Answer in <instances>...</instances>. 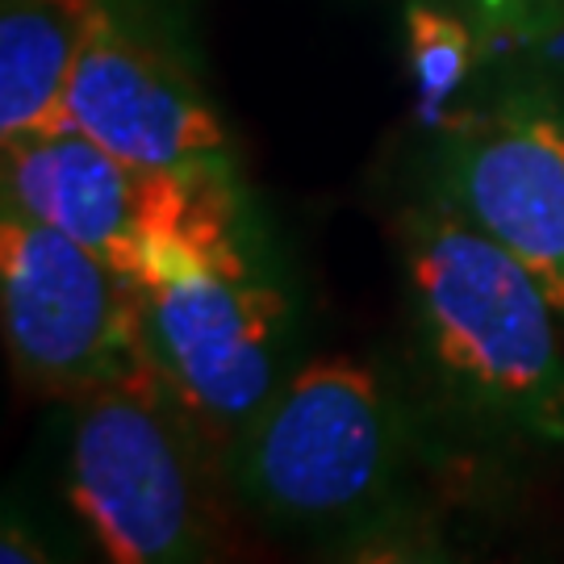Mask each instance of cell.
I'll use <instances>...</instances> for the list:
<instances>
[{
  "mask_svg": "<svg viewBox=\"0 0 564 564\" xmlns=\"http://www.w3.org/2000/svg\"><path fill=\"white\" fill-rule=\"evenodd\" d=\"M402 251L419 347L452 398L564 444V351L544 284L452 205L410 209Z\"/></svg>",
  "mask_w": 564,
  "mask_h": 564,
  "instance_id": "obj_1",
  "label": "cell"
},
{
  "mask_svg": "<svg viewBox=\"0 0 564 564\" xmlns=\"http://www.w3.org/2000/svg\"><path fill=\"white\" fill-rule=\"evenodd\" d=\"M477 55V42L456 13L435 4H410L405 9V59L419 93V121L440 126L444 109L468 80V67Z\"/></svg>",
  "mask_w": 564,
  "mask_h": 564,
  "instance_id": "obj_9",
  "label": "cell"
},
{
  "mask_svg": "<svg viewBox=\"0 0 564 564\" xmlns=\"http://www.w3.org/2000/svg\"><path fill=\"white\" fill-rule=\"evenodd\" d=\"M214 460L223 452L193 426L155 368L118 377L76 402L67 489L109 561L214 556L226 523Z\"/></svg>",
  "mask_w": 564,
  "mask_h": 564,
  "instance_id": "obj_2",
  "label": "cell"
},
{
  "mask_svg": "<svg viewBox=\"0 0 564 564\" xmlns=\"http://www.w3.org/2000/svg\"><path fill=\"white\" fill-rule=\"evenodd\" d=\"M4 343L30 389L80 402L93 389L151 368L139 284L84 242L18 209L0 223Z\"/></svg>",
  "mask_w": 564,
  "mask_h": 564,
  "instance_id": "obj_4",
  "label": "cell"
},
{
  "mask_svg": "<svg viewBox=\"0 0 564 564\" xmlns=\"http://www.w3.org/2000/svg\"><path fill=\"white\" fill-rule=\"evenodd\" d=\"M147 360L209 444L223 452L281 389L284 297L251 268H209L139 284Z\"/></svg>",
  "mask_w": 564,
  "mask_h": 564,
  "instance_id": "obj_5",
  "label": "cell"
},
{
  "mask_svg": "<svg viewBox=\"0 0 564 564\" xmlns=\"http://www.w3.org/2000/svg\"><path fill=\"white\" fill-rule=\"evenodd\" d=\"M398 426L377 377L326 356L297 368L226 447V481L260 519L293 531H351L398 485Z\"/></svg>",
  "mask_w": 564,
  "mask_h": 564,
  "instance_id": "obj_3",
  "label": "cell"
},
{
  "mask_svg": "<svg viewBox=\"0 0 564 564\" xmlns=\"http://www.w3.org/2000/svg\"><path fill=\"white\" fill-rule=\"evenodd\" d=\"M0 556H4L9 564H13V561H18V564H25V561H46V552H39V547L30 544L25 535H18L13 527L4 531V552H0Z\"/></svg>",
  "mask_w": 564,
  "mask_h": 564,
  "instance_id": "obj_11",
  "label": "cell"
},
{
  "mask_svg": "<svg viewBox=\"0 0 564 564\" xmlns=\"http://www.w3.org/2000/svg\"><path fill=\"white\" fill-rule=\"evenodd\" d=\"M97 0H0V139L63 130V97L101 25Z\"/></svg>",
  "mask_w": 564,
  "mask_h": 564,
  "instance_id": "obj_8",
  "label": "cell"
},
{
  "mask_svg": "<svg viewBox=\"0 0 564 564\" xmlns=\"http://www.w3.org/2000/svg\"><path fill=\"white\" fill-rule=\"evenodd\" d=\"M444 205L502 242L564 318V118L510 101L447 147Z\"/></svg>",
  "mask_w": 564,
  "mask_h": 564,
  "instance_id": "obj_6",
  "label": "cell"
},
{
  "mask_svg": "<svg viewBox=\"0 0 564 564\" xmlns=\"http://www.w3.org/2000/svg\"><path fill=\"white\" fill-rule=\"evenodd\" d=\"M63 130H80L142 167H188L226 151L218 113L163 51L105 13L63 97Z\"/></svg>",
  "mask_w": 564,
  "mask_h": 564,
  "instance_id": "obj_7",
  "label": "cell"
},
{
  "mask_svg": "<svg viewBox=\"0 0 564 564\" xmlns=\"http://www.w3.org/2000/svg\"><path fill=\"white\" fill-rule=\"evenodd\" d=\"M489 13L506 18L510 25H523V30H547L564 18V0H485Z\"/></svg>",
  "mask_w": 564,
  "mask_h": 564,
  "instance_id": "obj_10",
  "label": "cell"
}]
</instances>
